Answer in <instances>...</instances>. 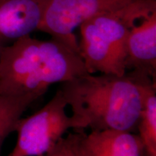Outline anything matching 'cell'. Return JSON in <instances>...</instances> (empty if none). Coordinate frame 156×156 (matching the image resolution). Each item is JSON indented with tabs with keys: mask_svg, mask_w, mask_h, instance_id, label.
I'll return each mask as SVG.
<instances>
[{
	"mask_svg": "<svg viewBox=\"0 0 156 156\" xmlns=\"http://www.w3.org/2000/svg\"><path fill=\"white\" fill-rule=\"evenodd\" d=\"M136 0H49L38 30L79 51L75 31L88 20L121 9Z\"/></svg>",
	"mask_w": 156,
	"mask_h": 156,
	"instance_id": "5",
	"label": "cell"
},
{
	"mask_svg": "<svg viewBox=\"0 0 156 156\" xmlns=\"http://www.w3.org/2000/svg\"><path fill=\"white\" fill-rule=\"evenodd\" d=\"M156 10V0H136L119 10L88 20L80 26V54L90 74L124 75L130 28Z\"/></svg>",
	"mask_w": 156,
	"mask_h": 156,
	"instance_id": "3",
	"label": "cell"
},
{
	"mask_svg": "<svg viewBox=\"0 0 156 156\" xmlns=\"http://www.w3.org/2000/svg\"><path fill=\"white\" fill-rule=\"evenodd\" d=\"M88 73L80 51L57 38L30 35L0 49V94L38 98L56 83Z\"/></svg>",
	"mask_w": 156,
	"mask_h": 156,
	"instance_id": "2",
	"label": "cell"
},
{
	"mask_svg": "<svg viewBox=\"0 0 156 156\" xmlns=\"http://www.w3.org/2000/svg\"><path fill=\"white\" fill-rule=\"evenodd\" d=\"M38 98L31 94H0V151L6 138L15 131L23 113Z\"/></svg>",
	"mask_w": 156,
	"mask_h": 156,
	"instance_id": "10",
	"label": "cell"
},
{
	"mask_svg": "<svg viewBox=\"0 0 156 156\" xmlns=\"http://www.w3.org/2000/svg\"><path fill=\"white\" fill-rule=\"evenodd\" d=\"M136 130L145 152L156 156V84L155 80L147 78L144 85L143 101Z\"/></svg>",
	"mask_w": 156,
	"mask_h": 156,
	"instance_id": "9",
	"label": "cell"
},
{
	"mask_svg": "<svg viewBox=\"0 0 156 156\" xmlns=\"http://www.w3.org/2000/svg\"><path fill=\"white\" fill-rule=\"evenodd\" d=\"M41 156H73L67 151L65 148L62 147L59 143H58L53 149L48 153Z\"/></svg>",
	"mask_w": 156,
	"mask_h": 156,
	"instance_id": "11",
	"label": "cell"
},
{
	"mask_svg": "<svg viewBox=\"0 0 156 156\" xmlns=\"http://www.w3.org/2000/svg\"><path fill=\"white\" fill-rule=\"evenodd\" d=\"M126 70L155 79L156 10L130 28L126 41Z\"/></svg>",
	"mask_w": 156,
	"mask_h": 156,
	"instance_id": "7",
	"label": "cell"
},
{
	"mask_svg": "<svg viewBox=\"0 0 156 156\" xmlns=\"http://www.w3.org/2000/svg\"><path fill=\"white\" fill-rule=\"evenodd\" d=\"M58 143L73 156H145L138 134L121 130H100L85 133L75 130Z\"/></svg>",
	"mask_w": 156,
	"mask_h": 156,
	"instance_id": "6",
	"label": "cell"
},
{
	"mask_svg": "<svg viewBox=\"0 0 156 156\" xmlns=\"http://www.w3.org/2000/svg\"><path fill=\"white\" fill-rule=\"evenodd\" d=\"M59 89L40 110L17 122V142L9 156H41L51 151L69 129L84 130Z\"/></svg>",
	"mask_w": 156,
	"mask_h": 156,
	"instance_id": "4",
	"label": "cell"
},
{
	"mask_svg": "<svg viewBox=\"0 0 156 156\" xmlns=\"http://www.w3.org/2000/svg\"><path fill=\"white\" fill-rule=\"evenodd\" d=\"M145 156H151V155H147V153H146V154H145Z\"/></svg>",
	"mask_w": 156,
	"mask_h": 156,
	"instance_id": "12",
	"label": "cell"
},
{
	"mask_svg": "<svg viewBox=\"0 0 156 156\" xmlns=\"http://www.w3.org/2000/svg\"><path fill=\"white\" fill-rule=\"evenodd\" d=\"M147 78L134 71L121 76L85 73L62 83L59 90L84 129L134 132Z\"/></svg>",
	"mask_w": 156,
	"mask_h": 156,
	"instance_id": "1",
	"label": "cell"
},
{
	"mask_svg": "<svg viewBox=\"0 0 156 156\" xmlns=\"http://www.w3.org/2000/svg\"><path fill=\"white\" fill-rule=\"evenodd\" d=\"M49 0H0V37L17 40L38 30Z\"/></svg>",
	"mask_w": 156,
	"mask_h": 156,
	"instance_id": "8",
	"label": "cell"
}]
</instances>
